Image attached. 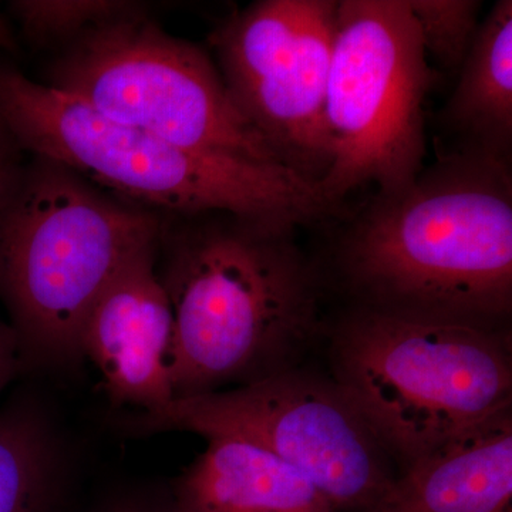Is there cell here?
Returning a JSON list of instances; mask_svg holds the SVG:
<instances>
[{
	"mask_svg": "<svg viewBox=\"0 0 512 512\" xmlns=\"http://www.w3.org/2000/svg\"><path fill=\"white\" fill-rule=\"evenodd\" d=\"M362 308L490 326L512 305L510 161L453 150L402 190L377 192L339 241Z\"/></svg>",
	"mask_w": 512,
	"mask_h": 512,
	"instance_id": "6da1fadb",
	"label": "cell"
},
{
	"mask_svg": "<svg viewBox=\"0 0 512 512\" xmlns=\"http://www.w3.org/2000/svg\"><path fill=\"white\" fill-rule=\"evenodd\" d=\"M298 228L231 212L165 215L157 274L173 311L175 399L252 375L311 332L318 282Z\"/></svg>",
	"mask_w": 512,
	"mask_h": 512,
	"instance_id": "7a4b0ae2",
	"label": "cell"
},
{
	"mask_svg": "<svg viewBox=\"0 0 512 512\" xmlns=\"http://www.w3.org/2000/svg\"><path fill=\"white\" fill-rule=\"evenodd\" d=\"M0 124L23 153L49 158L163 215L231 212L301 227L336 214L316 184L284 165L200 153L103 116L0 63Z\"/></svg>",
	"mask_w": 512,
	"mask_h": 512,
	"instance_id": "3957f363",
	"label": "cell"
},
{
	"mask_svg": "<svg viewBox=\"0 0 512 512\" xmlns=\"http://www.w3.org/2000/svg\"><path fill=\"white\" fill-rule=\"evenodd\" d=\"M164 218L33 157L0 214V298L20 349L49 360L80 355L94 302L130 259L158 245Z\"/></svg>",
	"mask_w": 512,
	"mask_h": 512,
	"instance_id": "277c9868",
	"label": "cell"
},
{
	"mask_svg": "<svg viewBox=\"0 0 512 512\" xmlns=\"http://www.w3.org/2000/svg\"><path fill=\"white\" fill-rule=\"evenodd\" d=\"M335 363L336 384L406 466L510 412L511 363L490 326L360 306Z\"/></svg>",
	"mask_w": 512,
	"mask_h": 512,
	"instance_id": "5b68a950",
	"label": "cell"
},
{
	"mask_svg": "<svg viewBox=\"0 0 512 512\" xmlns=\"http://www.w3.org/2000/svg\"><path fill=\"white\" fill-rule=\"evenodd\" d=\"M433 80L407 0H338L325 103L332 160L316 184L330 207L366 185L394 192L416 180Z\"/></svg>",
	"mask_w": 512,
	"mask_h": 512,
	"instance_id": "8992f818",
	"label": "cell"
},
{
	"mask_svg": "<svg viewBox=\"0 0 512 512\" xmlns=\"http://www.w3.org/2000/svg\"><path fill=\"white\" fill-rule=\"evenodd\" d=\"M47 84L175 146L286 167L205 50L168 35L147 13L87 30L63 47Z\"/></svg>",
	"mask_w": 512,
	"mask_h": 512,
	"instance_id": "52a82bcc",
	"label": "cell"
},
{
	"mask_svg": "<svg viewBox=\"0 0 512 512\" xmlns=\"http://www.w3.org/2000/svg\"><path fill=\"white\" fill-rule=\"evenodd\" d=\"M140 429L237 437L301 471L333 510L365 511L392 483L382 441L338 384L271 373L229 392L178 397Z\"/></svg>",
	"mask_w": 512,
	"mask_h": 512,
	"instance_id": "ba28073f",
	"label": "cell"
},
{
	"mask_svg": "<svg viewBox=\"0 0 512 512\" xmlns=\"http://www.w3.org/2000/svg\"><path fill=\"white\" fill-rule=\"evenodd\" d=\"M336 16L338 0H261L211 36L238 109L313 184L332 160L325 103Z\"/></svg>",
	"mask_w": 512,
	"mask_h": 512,
	"instance_id": "9c48e42d",
	"label": "cell"
},
{
	"mask_svg": "<svg viewBox=\"0 0 512 512\" xmlns=\"http://www.w3.org/2000/svg\"><path fill=\"white\" fill-rule=\"evenodd\" d=\"M157 248L143 249L111 279L84 320L79 343L111 399L144 412L175 399L174 318L157 274Z\"/></svg>",
	"mask_w": 512,
	"mask_h": 512,
	"instance_id": "30bf717a",
	"label": "cell"
},
{
	"mask_svg": "<svg viewBox=\"0 0 512 512\" xmlns=\"http://www.w3.org/2000/svg\"><path fill=\"white\" fill-rule=\"evenodd\" d=\"M510 412L407 464L363 512H511Z\"/></svg>",
	"mask_w": 512,
	"mask_h": 512,
	"instance_id": "8fae6325",
	"label": "cell"
},
{
	"mask_svg": "<svg viewBox=\"0 0 512 512\" xmlns=\"http://www.w3.org/2000/svg\"><path fill=\"white\" fill-rule=\"evenodd\" d=\"M178 491V512H336L301 471L251 441L210 437Z\"/></svg>",
	"mask_w": 512,
	"mask_h": 512,
	"instance_id": "7c38bea8",
	"label": "cell"
},
{
	"mask_svg": "<svg viewBox=\"0 0 512 512\" xmlns=\"http://www.w3.org/2000/svg\"><path fill=\"white\" fill-rule=\"evenodd\" d=\"M443 110V124L460 138L456 150L510 161L512 146V2L495 3L461 64Z\"/></svg>",
	"mask_w": 512,
	"mask_h": 512,
	"instance_id": "4fadbf2b",
	"label": "cell"
},
{
	"mask_svg": "<svg viewBox=\"0 0 512 512\" xmlns=\"http://www.w3.org/2000/svg\"><path fill=\"white\" fill-rule=\"evenodd\" d=\"M55 460L45 427L23 410L0 414V512H40Z\"/></svg>",
	"mask_w": 512,
	"mask_h": 512,
	"instance_id": "5bb4252c",
	"label": "cell"
},
{
	"mask_svg": "<svg viewBox=\"0 0 512 512\" xmlns=\"http://www.w3.org/2000/svg\"><path fill=\"white\" fill-rule=\"evenodd\" d=\"M10 10L33 46L66 47L87 30L146 15L147 6L128 0H16Z\"/></svg>",
	"mask_w": 512,
	"mask_h": 512,
	"instance_id": "9a60e30c",
	"label": "cell"
},
{
	"mask_svg": "<svg viewBox=\"0 0 512 512\" xmlns=\"http://www.w3.org/2000/svg\"><path fill=\"white\" fill-rule=\"evenodd\" d=\"M427 57L460 70L480 28L477 0H407Z\"/></svg>",
	"mask_w": 512,
	"mask_h": 512,
	"instance_id": "2e32d148",
	"label": "cell"
},
{
	"mask_svg": "<svg viewBox=\"0 0 512 512\" xmlns=\"http://www.w3.org/2000/svg\"><path fill=\"white\" fill-rule=\"evenodd\" d=\"M22 153L5 127L0 124V214L16 190L22 175Z\"/></svg>",
	"mask_w": 512,
	"mask_h": 512,
	"instance_id": "e0dca14e",
	"label": "cell"
},
{
	"mask_svg": "<svg viewBox=\"0 0 512 512\" xmlns=\"http://www.w3.org/2000/svg\"><path fill=\"white\" fill-rule=\"evenodd\" d=\"M19 350L22 349L15 328L0 320V392L15 375Z\"/></svg>",
	"mask_w": 512,
	"mask_h": 512,
	"instance_id": "ac0fdd59",
	"label": "cell"
},
{
	"mask_svg": "<svg viewBox=\"0 0 512 512\" xmlns=\"http://www.w3.org/2000/svg\"><path fill=\"white\" fill-rule=\"evenodd\" d=\"M16 43L12 30L5 19L0 16V49L15 50Z\"/></svg>",
	"mask_w": 512,
	"mask_h": 512,
	"instance_id": "d6986e66",
	"label": "cell"
}]
</instances>
